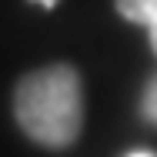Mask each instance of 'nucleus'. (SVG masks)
Wrapping results in <instances>:
<instances>
[{"instance_id": "1", "label": "nucleus", "mask_w": 157, "mask_h": 157, "mask_svg": "<svg viewBox=\"0 0 157 157\" xmlns=\"http://www.w3.org/2000/svg\"><path fill=\"white\" fill-rule=\"evenodd\" d=\"M13 121L33 144L67 151L84 134V80L74 63H47L13 87Z\"/></svg>"}, {"instance_id": "2", "label": "nucleus", "mask_w": 157, "mask_h": 157, "mask_svg": "<svg viewBox=\"0 0 157 157\" xmlns=\"http://www.w3.org/2000/svg\"><path fill=\"white\" fill-rule=\"evenodd\" d=\"M117 13L127 24H140L151 33V50L157 57V0H114Z\"/></svg>"}, {"instance_id": "3", "label": "nucleus", "mask_w": 157, "mask_h": 157, "mask_svg": "<svg viewBox=\"0 0 157 157\" xmlns=\"http://www.w3.org/2000/svg\"><path fill=\"white\" fill-rule=\"evenodd\" d=\"M140 114H144L147 124L157 127V74L147 80V87H144V94H140Z\"/></svg>"}, {"instance_id": "4", "label": "nucleus", "mask_w": 157, "mask_h": 157, "mask_svg": "<svg viewBox=\"0 0 157 157\" xmlns=\"http://www.w3.org/2000/svg\"><path fill=\"white\" fill-rule=\"evenodd\" d=\"M127 157H154L151 151H134V154H127Z\"/></svg>"}, {"instance_id": "5", "label": "nucleus", "mask_w": 157, "mask_h": 157, "mask_svg": "<svg viewBox=\"0 0 157 157\" xmlns=\"http://www.w3.org/2000/svg\"><path fill=\"white\" fill-rule=\"evenodd\" d=\"M37 3H44V7H54V3H57V0H37Z\"/></svg>"}]
</instances>
